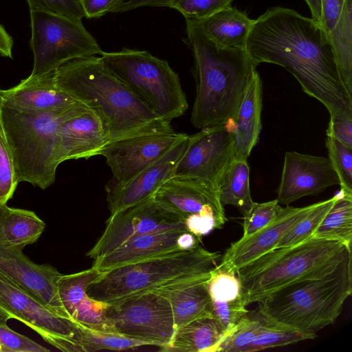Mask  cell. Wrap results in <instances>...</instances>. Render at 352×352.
I'll return each instance as SVG.
<instances>
[{"label":"cell","instance_id":"5bb4252c","mask_svg":"<svg viewBox=\"0 0 352 352\" xmlns=\"http://www.w3.org/2000/svg\"><path fill=\"white\" fill-rule=\"evenodd\" d=\"M170 230H187L184 223L160 206L152 197L110 214L103 233L87 256L95 259L131 238Z\"/></svg>","mask_w":352,"mask_h":352},{"label":"cell","instance_id":"8fae6325","mask_svg":"<svg viewBox=\"0 0 352 352\" xmlns=\"http://www.w3.org/2000/svg\"><path fill=\"white\" fill-rule=\"evenodd\" d=\"M106 318L111 331L161 348L175 332L171 305L161 293H148L109 303Z\"/></svg>","mask_w":352,"mask_h":352},{"label":"cell","instance_id":"b9f144b4","mask_svg":"<svg viewBox=\"0 0 352 352\" xmlns=\"http://www.w3.org/2000/svg\"><path fill=\"white\" fill-rule=\"evenodd\" d=\"M0 351L47 352L50 349L13 331L7 324H0Z\"/></svg>","mask_w":352,"mask_h":352},{"label":"cell","instance_id":"52a82bcc","mask_svg":"<svg viewBox=\"0 0 352 352\" xmlns=\"http://www.w3.org/2000/svg\"><path fill=\"white\" fill-rule=\"evenodd\" d=\"M87 107H73L43 113H25L1 105V119L5 140L19 182L41 189L55 181L58 160V132L63 122Z\"/></svg>","mask_w":352,"mask_h":352},{"label":"cell","instance_id":"681fc988","mask_svg":"<svg viewBox=\"0 0 352 352\" xmlns=\"http://www.w3.org/2000/svg\"><path fill=\"white\" fill-rule=\"evenodd\" d=\"M1 105H2V98H1V89H0V132L4 135V133H3V127H2V124H1Z\"/></svg>","mask_w":352,"mask_h":352},{"label":"cell","instance_id":"44dd1931","mask_svg":"<svg viewBox=\"0 0 352 352\" xmlns=\"http://www.w3.org/2000/svg\"><path fill=\"white\" fill-rule=\"evenodd\" d=\"M55 71L29 76L15 87L1 90L2 105L20 112L34 113L64 109L79 104L59 88Z\"/></svg>","mask_w":352,"mask_h":352},{"label":"cell","instance_id":"1f68e13d","mask_svg":"<svg viewBox=\"0 0 352 352\" xmlns=\"http://www.w3.org/2000/svg\"><path fill=\"white\" fill-rule=\"evenodd\" d=\"M102 274L98 270L91 267L77 273L63 275L58 282V292L65 310L73 320L75 311L87 295L88 287Z\"/></svg>","mask_w":352,"mask_h":352},{"label":"cell","instance_id":"4dcf8cb0","mask_svg":"<svg viewBox=\"0 0 352 352\" xmlns=\"http://www.w3.org/2000/svg\"><path fill=\"white\" fill-rule=\"evenodd\" d=\"M76 323L82 351L93 352L104 349L120 351L148 345L144 341L115 331L93 329L80 322Z\"/></svg>","mask_w":352,"mask_h":352},{"label":"cell","instance_id":"30bf717a","mask_svg":"<svg viewBox=\"0 0 352 352\" xmlns=\"http://www.w3.org/2000/svg\"><path fill=\"white\" fill-rule=\"evenodd\" d=\"M153 199L199 238L221 228L227 220L216 188L201 179L173 176Z\"/></svg>","mask_w":352,"mask_h":352},{"label":"cell","instance_id":"277c9868","mask_svg":"<svg viewBox=\"0 0 352 352\" xmlns=\"http://www.w3.org/2000/svg\"><path fill=\"white\" fill-rule=\"evenodd\" d=\"M221 256L200 245L171 252L102 273L88 287L87 294L112 303L148 293H168L208 281Z\"/></svg>","mask_w":352,"mask_h":352},{"label":"cell","instance_id":"e0dca14e","mask_svg":"<svg viewBox=\"0 0 352 352\" xmlns=\"http://www.w3.org/2000/svg\"><path fill=\"white\" fill-rule=\"evenodd\" d=\"M339 184L329 157L289 151L285 155L276 200L278 204L288 206L303 197L318 195Z\"/></svg>","mask_w":352,"mask_h":352},{"label":"cell","instance_id":"74e56055","mask_svg":"<svg viewBox=\"0 0 352 352\" xmlns=\"http://www.w3.org/2000/svg\"><path fill=\"white\" fill-rule=\"evenodd\" d=\"M233 0H175L169 8L179 11L186 19L199 21L230 6Z\"/></svg>","mask_w":352,"mask_h":352},{"label":"cell","instance_id":"836d02e7","mask_svg":"<svg viewBox=\"0 0 352 352\" xmlns=\"http://www.w3.org/2000/svg\"><path fill=\"white\" fill-rule=\"evenodd\" d=\"M335 200L334 195L329 199L314 204L312 209L283 236L276 248L291 247L311 238Z\"/></svg>","mask_w":352,"mask_h":352},{"label":"cell","instance_id":"3957f363","mask_svg":"<svg viewBox=\"0 0 352 352\" xmlns=\"http://www.w3.org/2000/svg\"><path fill=\"white\" fill-rule=\"evenodd\" d=\"M196 96L191 122L197 129L225 123L234 115L256 66L245 49L221 47L194 21L186 19Z\"/></svg>","mask_w":352,"mask_h":352},{"label":"cell","instance_id":"c3c4849f","mask_svg":"<svg viewBox=\"0 0 352 352\" xmlns=\"http://www.w3.org/2000/svg\"><path fill=\"white\" fill-rule=\"evenodd\" d=\"M13 318L6 310L0 307V324H7L8 320Z\"/></svg>","mask_w":352,"mask_h":352},{"label":"cell","instance_id":"7c38bea8","mask_svg":"<svg viewBox=\"0 0 352 352\" xmlns=\"http://www.w3.org/2000/svg\"><path fill=\"white\" fill-rule=\"evenodd\" d=\"M0 307L63 351H82L75 320L54 314L0 272Z\"/></svg>","mask_w":352,"mask_h":352},{"label":"cell","instance_id":"ffe728a7","mask_svg":"<svg viewBox=\"0 0 352 352\" xmlns=\"http://www.w3.org/2000/svg\"><path fill=\"white\" fill-rule=\"evenodd\" d=\"M314 204L302 208L287 206L267 225L254 234L241 236L226 250L218 264L236 271L275 249L283 238L312 209Z\"/></svg>","mask_w":352,"mask_h":352},{"label":"cell","instance_id":"d590c367","mask_svg":"<svg viewBox=\"0 0 352 352\" xmlns=\"http://www.w3.org/2000/svg\"><path fill=\"white\" fill-rule=\"evenodd\" d=\"M206 284L212 302H223L241 296L240 283L234 271L217 265Z\"/></svg>","mask_w":352,"mask_h":352},{"label":"cell","instance_id":"f35d334b","mask_svg":"<svg viewBox=\"0 0 352 352\" xmlns=\"http://www.w3.org/2000/svg\"><path fill=\"white\" fill-rule=\"evenodd\" d=\"M13 160L5 136L0 132V204H6L17 187Z\"/></svg>","mask_w":352,"mask_h":352},{"label":"cell","instance_id":"d4e9b609","mask_svg":"<svg viewBox=\"0 0 352 352\" xmlns=\"http://www.w3.org/2000/svg\"><path fill=\"white\" fill-rule=\"evenodd\" d=\"M45 228L34 212L0 204V245L23 250L39 239Z\"/></svg>","mask_w":352,"mask_h":352},{"label":"cell","instance_id":"5b68a950","mask_svg":"<svg viewBox=\"0 0 352 352\" xmlns=\"http://www.w3.org/2000/svg\"><path fill=\"white\" fill-rule=\"evenodd\" d=\"M352 255L333 271L285 286L257 302L256 311L280 327L316 336L340 315L352 292Z\"/></svg>","mask_w":352,"mask_h":352},{"label":"cell","instance_id":"9a60e30c","mask_svg":"<svg viewBox=\"0 0 352 352\" xmlns=\"http://www.w3.org/2000/svg\"><path fill=\"white\" fill-rule=\"evenodd\" d=\"M186 135L170 129L129 136L110 142L100 155L104 157L111 168V179L124 184L160 159Z\"/></svg>","mask_w":352,"mask_h":352},{"label":"cell","instance_id":"8d00e7d4","mask_svg":"<svg viewBox=\"0 0 352 352\" xmlns=\"http://www.w3.org/2000/svg\"><path fill=\"white\" fill-rule=\"evenodd\" d=\"M276 199L263 203L254 202L243 214L242 236L251 235L271 222L282 210Z\"/></svg>","mask_w":352,"mask_h":352},{"label":"cell","instance_id":"bcb514c9","mask_svg":"<svg viewBox=\"0 0 352 352\" xmlns=\"http://www.w3.org/2000/svg\"><path fill=\"white\" fill-rule=\"evenodd\" d=\"M12 37L0 24V54L3 56L12 58Z\"/></svg>","mask_w":352,"mask_h":352},{"label":"cell","instance_id":"d6a6232c","mask_svg":"<svg viewBox=\"0 0 352 352\" xmlns=\"http://www.w3.org/2000/svg\"><path fill=\"white\" fill-rule=\"evenodd\" d=\"M316 337V336L314 335L280 327L264 318L260 330L243 352H255L266 349L286 346L303 340H313Z\"/></svg>","mask_w":352,"mask_h":352},{"label":"cell","instance_id":"8992f818","mask_svg":"<svg viewBox=\"0 0 352 352\" xmlns=\"http://www.w3.org/2000/svg\"><path fill=\"white\" fill-rule=\"evenodd\" d=\"M350 255L351 248L340 242L313 237L275 248L236 271L242 300L248 306L288 285L326 275Z\"/></svg>","mask_w":352,"mask_h":352},{"label":"cell","instance_id":"4fadbf2b","mask_svg":"<svg viewBox=\"0 0 352 352\" xmlns=\"http://www.w3.org/2000/svg\"><path fill=\"white\" fill-rule=\"evenodd\" d=\"M234 160L233 124L230 119L189 135L174 176L201 179L217 190L221 177Z\"/></svg>","mask_w":352,"mask_h":352},{"label":"cell","instance_id":"ab89813d","mask_svg":"<svg viewBox=\"0 0 352 352\" xmlns=\"http://www.w3.org/2000/svg\"><path fill=\"white\" fill-rule=\"evenodd\" d=\"M246 307L241 296L223 302H212L213 316L223 329L224 336L248 314Z\"/></svg>","mask_w":352,"mask_h":352},{"label":"cell","instance_id":"2e32d148","mask_svg":"<svg viewBox=\"0 0 352 352\" xmlns=\"http://www.w3.org/2000/svg\"><path fill=\"white\" fill-rule=\"evenodd\" d=\"M0 272L54 314L72 319L58 292L62 274L53 266L36 264L23 250L0 245Z\"/></svg>","mask_w":352,"mask_h":352},{"label":"cell","instance_id":"9c48e42d","mask_svg":"<svg viewBox=\"0 0 352 352\" xmlns=\"http://www.w3.org/2000/svg\"><path fill=\"white\" fill-rule=\"evenodd\" d=\"M30 19L34 54L30 76L55 71L69 60L103 52L81 20L34 10L30 11Z\"/></svg>","mask_w":352,"mask_h":352},{"label":"cell","instance_id":"cb8c5ba5","mask_svg":"<svg viewBox=\"0 0 352 352\" xmlns=\"http://www.w3.org/2000/svg\"><path fill=\"white\" fill-rule=\"evenodd\" d=\"M195 22L217 45L245 49L254 20L230 5Z\"/></svg>","mask_w":352,"mask_h":352},{"label":"cell","instance_id":"7402d4cb","mask_svg":"<svg viewBox=\"0 0 352 352\" xmlns=\"http://www.w3.org/2000/svg\"><path fill=\"white\" fill-rule=\"evenodd\" d=\"M58 160L88 159L100 155L110 142L99 116L88 107L62 122L58 132Z\"/></svg>","mask_w":352,"mask_h":352},{"label":"cell","instance_id":"ee69618b","mask_svg":"<svg viewBox=\"0 0 352 352\" xmlns=\"http://www.w3.org/2000/svg\"><path fill=\"white\" fill-rule=\"evenodd\" d=\"M87 19H98L113 10L123 0H78Z\"/></svg>","mask_w":352,"mask_h":352},{"label":"cell","instance_id":"ac0fdd59","mask_svg":"<svg viewBox=\"0 0 352 352\" xmlns=\"http://www.w3.org/2000/svg\"><path fill=\"white\" fill-rule=\"evenodd\" d=\"M201 238L183 230H170L143 234L94 259L91 267L104 272L159 256L171 252L187 250L199 245Z\"/></svg>","mask_w":352,"mask_h":352},{"label":"cell","instance_id":"83f0119b","mask_svg":"<svg viewBox=\"0 0 352 352\" xmlns=\"http://www.w3.org/2000/svg\"><path fill=\"white\" fill-rule=\"evenodd\" d=\"M311 237L340 242L351 248L352 192L340 190Z\"/></svg>","mask_w":352,"mask_h":352},{"label":"cell","instance_id":"484cf974","mask_svg":"<svg viewBox=\"0 0 352 352\" xmlns=\"http://www.w3.org/2000/svg\"><path fill=\"white\" fill-rule=\"evenodd\" d=\"M224 331L213 316L195 319L175 330L164 351L216 352Z\"/></svg>","mask_w":352,"mask_h":352},{"label":"cell","instance_id":"4316f807","mask_svg":"<svg viewBox=\"0 0 352 352\" xmlns=\"http://www.w3.org/2000/svg\"><path fill=\"white\" fill-rule=\"evenodd\" d=\"M206 283L192 284L163 294L170 301L175 329L199 318L213 316Z\"/></svg>","mask_w":352,"mask_h":352},{"label":"cell","instance_id":"6da1fadb","mask_svg":"<svg viewBox=\"0 0 352 352\" xmlns=\"http://www.w3.org/2000/svg\"><path fill=\"white\" fill-rule=\"evenodd\" d=\"M245 50L256 66L269 63L284 67L330 116H352V96L342 81L329 37L311 18L270 8L254 20Z\"/></svg>","mask_w":352,"mask_h":352},{"label":"cell","instance_id":"7a4b0ae2","mask_svg":"<svg viewBox=\"0 0 352 352\" xmlns=\"http://www.w3.org/2000/svg\"><path fill=\"white\" fill-rule=\"evenodd\" d=\"M55 76L59 88L99 116L110 142L173 129L114 76L100 57L69 60L55 71Z\"/></svg>","mask_w":352,"mask_h":352},{"label":"cell","instance_id":"7bdbcfd3","mask_svg":"<svg viewBox=\"0 0 352 352\" xmlns=\"http://www.w3.org/2000/svg\"><path fill=\"white\" fill-rule=\"evenodd\" d=\"M326 134L352 148V116L344 113L330 116Z\"/></svg>","mask_w":352,"mask_h":352},{"label":"cell","instance_id":"d6986e66","mask_svg":"<svg viewBox=\"0 0 352 352\" xmlns=\"http://www.w3.org/2000/svg\"><path fill=\"white\" fill-rule=\"evenodd\" d=\"M189 135L178 142L155 163L124 184L110 179L105 185L110 214L149 199L175 175L177 166L184 153Z\"/></svg>","mask_w":352,"mask_h":352},{"label":"cell","instance_id":"60d3db41","mask_svg":"<svg viewBox=\"0 0 352 352\" xmlns=\"http://www.w3.org/2000/svg\"><path fill=\"white\" fill-rule=\"evenodd\" d=\"M30 11L46 12L75 20L85 17L78 0H27Z\"/></svg>","mask_w":352,"mask_h":352},{"label":"cell","instance_id":"e575fe53","mask_svg":"<svg viewBox=\"0 0 352 352\" xmlns=\"http://www.w3.org/2000/svg\"><path fill=\"white\" fill-rule=\"evenodd\" d=\"M328 157L336 172L340 189L352 192V148L334 138L327 136Z\"/></svg>","mask_w":352,"mask_h":352},{"label":"cell","instance_id":"f6af8a7d","mask_svg":"<svg viewBox=\"0 0 352 352\" xmlns=\"http://www.w3.org/2000/svg\"><path fill=\"white\" fill-rule=\"evenodd\" d=\"M321 25L327 34L335 26L340 14L344 0H321Z\"/></svg>","mask_w":352,"mask_h":352},{"label":"cell","instance_id":"ba28073f","mask_svg":"<svg viewBox=\"0 0 352 352\" xmlns=\"http://www.w3.org/2000/svg\"><path fill=\"white\" fill-rule=\"evenodd\" d=\"M100 57L105 67L164 121L170 123L188 109L179 76L167 61L148 51L126 47L102 52Z\"/></svg>","mask_w":352,"mask_h":352},{"label":"cell","instance_id":"7dc6e473","mask_svg":"<svg viewBox=\"0 0 352 352\" xmlns=\"http://www.w3.org/2000/svg\"><path fill=\"white\" fill-rule=\"evenodd\" d=\"M310 8L312 19L321 25L322 22V1L305 0Z\"/></svg>","mask_w":352,"mask_h":352},{"label":"cell","instance_id":"f546056e","mask_svg":"<svg viewBox=\"0 0 352 352\" xmlns=\"http://www.w3.org/2000/svg\"><path fill=\"white\" fill-rule=\"evenodd\" d=\"M221 205L236 207L243 215L252 207L250 168L248 160H234L221 177L217 188Z\"/></svg>","mask_w":352,"mask_h":352},{"label":"cell","instance_id":"f1b7e54d","mask_svg":"<svg viewBox=\"0 0 352 352\" xmlns=\"http://www.w3.org/2000/svg\"><path fill=\"white\" fill-rule=\"evenodd\" d=\"M327 36L342 81L352 96V0H344L337 23Z\"/></svg>","mask_w":352,"mask_h":352},{"label":"cell","instance_id":"603a6c76","mask_svg":"<svg viewBox=\"0 0 352 352\" xmlns=\"http://www.w3.org/2000/svg\"><path fill=\"white\" fill-rule=\"evenodd\" d=\"M262 82L256 72L248 83L231 119L233 124L235 160H248L261 131Z\"/></svg>","mask_w":352,"mask_h":352}]
</instances>
